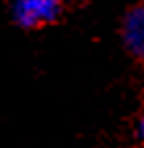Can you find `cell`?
I'll list each match as a JSON object with an SVG mask.
<instances>
[{"mask_svg": "<svg viewBox=\"0 0 144 148\" xmlns=\"http://www.w3.org/2000/svg\"><path fill=\"white\" fill-rule=\"evenodd\" d=\"M63 13V0H13L11 17L23 29H38L54 23Z\"/></svg>", "mask_w": 144, "mask_h": 148, "instance_id": "cell-1", "label": "cell"}, {"mask_svg": "<svg viewBox=\"0 0 144 148\" xmlns=\"http://www.w3.org/2000/svg\"><path fill=\"white\" fill-rule=\"evenodd\" d=\"M121 38L128 52L144 61V2L136 4L125 13L121 25Z\"/></svg>", "mask_w": 144, "mask_h": 148, "instance_id": "cell-2", "label": "cell"}, {"mask_svg": "<svg viewBox=\"0 0 144 148\" xmlns=\"http://www.w3.org/2000/svg\"><path fill=\"white\" fill-rule=\"evenodd\" d=\"M136 136H138V140H142L144 142V115L138 119V123H136Z\"/></svg>", "mask_w": 144, "mask_h": 148, "instance_id": "cell-3", "label": "cell"}, {"mask_svg": "<svg viewBox=\"0 0 144 148\" xmlns=\"http://www.w3.org/2000/svg\"><path fill=\"white\" fill-rule=\"evenodd\" d=\"M63 2H84V0H63Z\"/></svg>", "mask_w": 144, "mask_h": 148, "instance_id": "cell-4", "label": "cell"}]
</instances>
